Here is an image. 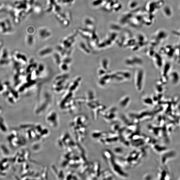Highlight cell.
<instances>
[{
	"label": "cell",
	"instance_id": "obj_1",
	"mask_svg": "<svg viewBox=\"0 0 180 180\" xmlns=\"http://www.w3.org/2000/svg\"><path fill=\"white\" fill-rule=\"evenodd\" d=\"M104 160L109 168V170L115 176L121 179L126 180L129 177L128 175L117 163L115 156L112 152L108 149H104L102 151Z\"/></svg>",
	"mask_w": 180,
	"mask_h": 180
},
{
	"label": "cell",
	"instance_id": "obj_2",
	"mask_svg": "<svg viewBox=\"0 0 180 180\" xmlns=\"http://www.w3.org/2000/svg\"><path fill=\"white\" fill-rule=\"evenodd\" d=\"M115 111L112 112L109 111L102 114L103 118L105 122L111 124L112 122L117 121V116Z\"/></svg>",
	"mask_w": 180,
	"mask_h": 180
},
{
	"label": "cell",
	"instance_id": "obj_3",
	"mask_svg": "<svg viewBox=\"0 0 180 180\" xmlns=\"http://www.w3.org/2000/svg\"><path fill=\"white\" fill-rule=\"evenodd\" d=\"M115 177L110 170L107 169L101 172L99 177L100 180H115Z\"/></svg>",
	"mask_w": 180,
	"mask_h": 180
},
{
	"label": "cell",
	"instance_id": "obj_4",
	"mask_svg": "<svg viewBox=\"0 0 180 180\" xmlns=\"http://www.w3.org/2000/svg\"><path fill=\"white\" fill-rule=\"evenodd\" d=\"M151 146L155 152L159 154H162L167 151L166 147L156 144V142L151 145Z\"/></svg>",
	"mask_w": 180,
	"mask_h": 180
},
{
	"label": "cell",
	"instance_id": "obj_5",
	"mask_svg": "<svg viewBox=\"0 0 180 180\" xmlns=\"http://www.w3.org/2000/svg\"><path fill=\"white\" fill-rule=\"evenodd\" d=\"M39 35L43 39H45L46 38H49L51 35V31L49 29L46 28H43L40 29Z\"/></svg>",
	"mask_w": 180,
	"mask_h": 180
},
{
	"label": "cell",
	"instance_id": "obj_6",
	"mask_svg": "<svg viewBox=\"0 0 180 180\" xmlns=\"http://www.w3.org/2000/svg\"><path fill=\"white\" fill-rule=\"evenodd\" d=\"M114 156H116L122 157L124 153V150L122 147H114L112 151Z\"/></svg>",
	"mask_w": 180,
	"mask_h": 180
},
{
	"label": "cell",
	"instance_id": "obj_7",
	"mask_svg": "<svg viewBox=\"0 0 180 180\" xmlns=\"http://www.w3.org/2000/svg\"><path fill=\"white\" fill-rule=\"evenodd\" d=\"M167 171L165 168L161 167L158 170L157 173V178L158 180H165L167 177Z\"/></svg>",
	"mask_w": 180,
	"mask_h": 180
},
{
	"label": "cell",
	"instance_id": "obj_8",
	"mask_svg": "<svg viewBox=\"0 0 180 180\" xmlns=\"http://www.w3.org/2000/svg\"><path fill=\"white\" fill-rule=\"evenodd\" d=\"M74 0H58V2L59 4L65 5H72L74 2Z\"/></svg>",
	"mask_w": 180,
	"mask_h": 180
},
{
	"label": "cell",
	"instance_id": "obj_9",
	"mask_svg": "<svg viewBox=\"0 0 180 180\" xmlns=\"http://www.w3.org/2000/svg\"><path fill=\"white\" fill-rule=\"evenodd\" d=\"M152 175L150 173H146L142 176L143 180H151L152 179Z\"/></svg>",
	"mask_w": 180,
	"mask_h": 180
}]
</instances>
